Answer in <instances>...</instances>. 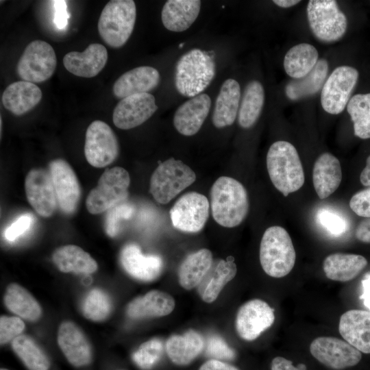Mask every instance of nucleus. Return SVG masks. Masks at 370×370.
Segmentation results:
<instances>
[{
	"label": "nucleus",
	"instance_id": "nucleus-8",
	"mask_svg": "<svg viewBox=\"0 0 370 370\" xmlns=\"http://www.w3.org/2000/svg\"><path fill=\"white\" fill-rule=\"evenodd\" d=\"M307 17L313 35L323 42L340 40L347 28V19L334 0H310Z\"/></svg>",
	"mask_w": 370,
	"mask_h": 370
},
{
	"label": "nucleus",
	"instance_id": "nucleus-5",
	"mask_svg": "<svg viewBox=\"0 0 370 370\" xmlns=\"http://www.w3.org/2000/svg\"><path fill=\"white\" fill-rule=\"evenodd\" d=\"M136 8L132 0H111L102 10L98 31L102 40L112 48L123 47L134 28Z\"/></svg>",
	"mask_w": 370,
	"mask_h": 370
},
{
	"label": "nucleus",
	"instance_id": "nucleus-15",
	"mask_svg": "<svg viewBox=\"0 0 370 370\" xmlns=\"http://www.w3.org/2000/svg\"><path fill=\"white\" fill-rule=\"evenodd\" d=\"M49 173L59 208L66 214L75 213L80 199L81 189L72 167L63 159H55L49 163Z\"/></svg>",
	"mask_w": 370,
	"mask_h": 370
},
{
	"label": "nucleus",
	"instance_id": "nucleus-28",
	"mask_svg": "<svg viewBox=\"0 0 370 370\" xmlns=\"http://www.w3.org/2000/svg\"><path fill=\"white\" fill-rule=\"evenodd\" d=\"M200 10L199 0H169L162 9V24L171 32H184L196 21Z\"/></svg>",
	"mask_w": 370,
	"mask_h": 370
},
{
	"label": "nucleus",
	"instance_id": "nucleus-2",
	"mask_svg": "<svg viewBox=\"0 0 370 370\" xmlns=\"http://www.w3.org/2000/svg\"><path fill=\"white\" fill-rule=\"evenodd\" d=\"M267 168L272 184L284 197L297 191L304 184L301 160L297 149L289 142L278 140L270 146Z\"/></svg>",
	"mask_w": 370,
	"mask_h": 370
},
{
	"label": "nucleus",
	"instance_id": "nucleus-46",
	"mask_svg": "<svg viewBox=\"0 0 370 370\" xmlns=\"http://www.w3.org/2000/svg\"><path fill=\"white\" fill-rule=\"evenodd\" d=\"M349 206L357 215L370 218V187L354 194L349 201Z\"/></svg>",
	"mask_w": 370,
	"mask_h": 370
},
{
	"label": "nucleus",
	"instance_id": "nucleus-6",
	"mask_svg": "<svg viewBox=\"0 0 370 370\" xmlns=\"http://www.w3.org/2000/svg\"><path fill=\"white\" fill-rule=\"evenodd\" d=\"M195 180V173L190 166L171 158L160 162L153 172L149 191L157 202L166 204Z\"/></svg>",
	"mask_w": 370,
	"mask_h": 370
},
{
	"label": "nucleus",
	"instance_id": "nucleus-49",
	"mask_svg": "<svg viewBox=\"0 0 370 370\" xmlns=\"http://www.w3.org/2000/svg\"><path fill=\"white\" fill-rule=\"evenodd\" d=\"M271 370H307L304 364L299 363L295 366L291 360L282 356H277L272 360Z\"/></svg>",
	"mask_w": 370,
	"mask_h": 370
},
{
	"label": "nucleus",
	"instance_id": "nucleus-37",
	"mask_svg": "<svg viewBox=\"0 0 370 370\" xmlns=\"http://www.w3.org/2000/svg\"><path fill=\"white\" fill-rule=\"evenodd\" d=\"M264 97L263 86L259 81L252 80L247 84L237 116L241 127L248 129L256 123L263 109Z\"/></svg>",
	"mask_w": 370,
	"mask_h": 370
},
{
	"label": "nucleus",
	"instance_id": "nucleus-1",
	"mask_svg": "<svg viewBox=\"0 0 370 370\" xmlns=\"http://www.w3.org/2000/svg\"><path fill=\"white\" fill-rule=\"evenodd\" d=\"M210 195L212 217L220 225L234 227L246 218L249 208L247 192L236 179L219 177L213 183Z\"/></svg>",
	"mask_w": 370,
	"mask_h": 370
},
{
	"label": "nucleus",
	"instance_id": "nucleus-53",
	"mask_svg": "<svg viewBox=\"0 0 370 370\" xmlns=\"http://www.w3.org/2000/svg\"><path fill=\"white\" fill-rule=\"evenodd\" d=\"M360 181L365 186L370 187V155L366 160V166L360 175Z\"/></svg>",
	"mask_w": 370,
	"mask_h": 370
},
{
	"label": "nucleus",
	"instance_id": "nucleus-4",
	"mask_svg": "<svg viewBox=\"0 0 370 370\" xmlns=\"http://www.w3.org/2000/svg\"><path fill=\"white\" fill-rule=\"evenodd\" d=\"M296 253L288 232L280 226H271L264 232L260 245V262L269 276L280 278L294 267Z\"/></svg>",
	"mask_w": 370,
	"mask_h": 370
},
{
	"label": "nucleus",
	"instance_id": "nucleus-16",
	"mask_svg": "<svg viewBox=\"0 0 370 370\" xmlns=\"http://www.w3.org/2000/svg\"><path fill=\"white\" fill-rule=\"evenodd\" d=\"M158 110L154 96L149 92L136 94L122 99L112 114L114 125L121 130L138 127Z\"/></svg>",
	"mask_w": 370,
	"mask_h": 370
},
{
	"label": "nucleus",
	"instance_id": "nucleus-38",
	"mask_svg": "<svg viewBox=\"0 0 370 370\" xmlns=\"http://www.w3.org/2000/svg\"><path fill=\"white\" fill-rule=\"evenodd\" d=\"M14 352L29 370H48L49 361L36 342L21 334L12 342Z\"/></svg>",
	"mask_w": 370,
	"mask_h": 370
},
{
	"label": "nucleus",
	"instance_id": "nucleus-9",
	"mask_svg": "<svg viewBox=\"0 0 370 370\" xmlns=\"http://www.w3.org/2000/svg\"><path fill=\"white\" fill-rule=\"evenodd\" d=\"M57 65L55 51L48 42L36 40L25 47L17 64V73L24 81L40 83L49 79Z\"/></svg>",
	"mask_w": 370,
	"mask_h": 370
},
{
	"label": "nucleus",
	"instance_id": "nucleus-51",
	"mask_svg": "<svg viewBox=\"0 0 370 370\" xmlns=\"http://www.w3.org/2000/svg\"><path fill=\"white\" fill-rule=\"evenodd\" d=\"M199 370H239L235 366L221 360L211 359L203 363Z\"/></svg>",
	"mask_w": 370,
	"mask_h": 370
},
{
	"label": "nucleus",
	"instance_id": "nucleus-40",
	"mask_svg": "<svg viewBox=\"0 0 370 370\" xmlns=\"http://www.w3.org/2000/svg\"><path fill=\"white\" fill-rule=\"evenodd\" d=\"M84 317L94 321L106 319L112 310L109 296L102 290L94 288L86 296L82 306Z\"/></svg>",
	"mask_w": 370,
	"mask_h": 370
},
{
	"label": "nucleus",
	"instance_id": "nucleus-45",
	"mask_svg": "<svg viewBox=\"0 0 370 370\" xmlns=\"http://www.w3.org/2000/svg\"><path fill=\"white\" fill-rule=\"evenodd\" d=\"M206 354L216 360H233L235 352L223 339L217 336L209 338L207 342Z\"/></svg>",
	"mask_w": 370,
	"mask_h": 370
},
{
	"label": "nucleus",
	"instance_id": "nucleus-18",
	"mask_svg": "<svg viewBox=\"0 0 370 370\" xmlns=\"http://www.w3.org/2000/svg\"><path fill=\"white\" fill-rule=\"evenodd\" d=\"M211 107L210 97L205 93L190 98L176 110L173 125L182 135L191 136L201 129Z\"/></svg>",
	"mask_w": 370,
	"mask_h": 370
},
{
	"label": "nucleus",
	"instance_id": "nucleus-31",
	"mask_svg": "<svg viewBox=\"0 0 370 370\" xmlns=\"http://www.w3.org/2000/svg\"><path fill=\"white\" fill-rule=\"evenodd\" d=\"M204 347L202 336L193 330H189L183 335H172L166 343V351L169 359L180 366L193 362L201 354Z\"/></svg>",
	"mask_w": 370,
	"mask_h": 370
},
{
	"label": "nucleus",
	"instance_id": "nucleus-3",
	"mask_svg": "<svg viewBox=\"0 0 370 370\" xmlns=\"http://www.w3.org/2000/svg\"><path fill=\"white\" fill-rule=\"evenodd\" d=\"M216 73L214 58L211 53L193 49L178 60L175 71V85L178 92L193 97L210 84Z\"/></svg>",
	"mask_w": 370,
	"mask_h": 370
},
{
	"label": "nucleus",
	"instance_id": "nucleus-33",
	"mask_svg": "<svg viewBox=\"0 0 370 370\" xmlns=\"http://www.w3.org/2000/svg\"><path fill=\"white\" fill-rule=\"evenodd\" d=\"M213 264L212 254L208 249H201L188 255L178 269V281L186 290L199 285Z\"/></svg>",
	"mask_w": 370,
	"mask_h": 370
},
{
	"label": "nucleus",
	"instance_id": "nucleus-39",
	"mask_svg": "<svg viewBox=\"0 0 370 370\" xmlns=\"http://www.w3.org/2000/svg\"><path fill=\"white\" fill-rule=\"evenodd\" d=\"M346 108L353 122L354 135L361 139L370 138V92L352 96Z\"/></svg>",
	"mask_w": 370,
	"mask_h": 370
},
{
	"label": "nucleus",
	"instance_id": "nucleus-52",
	"mask_svg": "<svg viewBox=\"0 0 370 370\" xmlns=\"http://www.w3.org/2000/svg\"><path fill=\"white\" fill-rule=\"evenodd\" d=\"M361 283L363 292L360 299L363 300L365 307L370 310V273L364 277Z\"/></svg>",
	"mask_w": 370,
	"mask_h": 370
},
{
	"label": "nucleus",
	"instance_id": "nucleus-12",
	"mask_svg": "<svg viewBox=\"0 0 370 370\" xmlns=\"http://www.w3.org/2000/svg\"><path fill=\"white\" fill-rule=\"evenodd\" d=\"M210 203L206 196L192 191L182 195L170 210L173 226L182 232L195 233L205 226Z\"/></svg>",
	"mask_w": 370,
	"mask_h": 370
},
{
	"label": "nucleus",
	"instance_id": "nucleus-50",
	"mask_svg": "<svg viewBox=\"0 0 370 370\" xmlns=\"http://www.w3.org/2000/svg\"><path fill=\"white\" fill-rule=\"evenodd\" d=\"M356 238L366 243H370V218L362 220L357 226L355 232Z\"/></svg>",
	"mask_w": 370,
	"mask_h": 370
},
{
	"label": "nucleus",
	"instance_id": "nucleus-54",
	"mask_svg": "<svg viewBox=\"0 0 370 370\" xmlns=\"http://www.w3.org/2000/svg\"><path fill=\"white\" fill-rule=\"evenodd\" d=\"M300 2L299 0H274L273 3L282 8L293 7Z\"/></svg>",
	"mask_w": 370,
	"mask_h": 370
},
{
	"label": "nucleus",
	"instance_id": "nucleus-26",
	"mask_svg": "<svg viewBox=\"0 0 370 370\" xmlns=\"http://www.w3.org/2000/svg\"><path fill=\"white\" fill-rule=\"evenodd\" d=\"M42 93L34 83L17 81L4 90L1 101L5 109L21 116L35 108L41 101Z\"/></svg>",
	"mask_w": 370,
	"mask_h": 370
},
{
	"label": "nucleus",
	"instance_id": "nucleus-30",
	"mask_svg": "<svg viewBox=\"0 0 370 370\" xmlns=\"http://www.w3.org/2000/svg\"><path fill=\"white\" fill-rule=\"evenodd\" d=\"M52 260L63 273L89 274L97 269V263L92 256L75 245L58 247L52 254Z\"/></svg>",
	"mask_w": 370,
	"mask_h": 370
},
{
	"label": "nucleus",
	"instance_id": "nucleus-44",
	"mask_svg": "<svg viewBox=\"0 0 370 370\" xmlns=\"http://www.w3.org/2000/svg\"><path fill=\"white\" fill-rule=\"evenodd\" d=\"M24 321L18 317L2 315L0 318V342L1 345L21 335L25 330Z\"/></svg>",
	"mask_w": 370,
	"mask_h": 370
},
{
	"label": "nucleus",
	"instance_id": "nucleus-20",
	"mask_svg": "<svg viewBox=\"0 0 370 370\" xmlns=\"http://www.w3.org/2000/svg\"><path fill=\"white\" fill-rule=\"evenodd\" d=\"M120 260L130 275L145 282L156 279L163 269V260L160 256L145 255L135 244H128L123 248Z\"/></svg>",
	"mask_w": 370,
	"mask_h": 370
},
{
	"label": "nucleus",
	"instance_id": "nucleus-25",
	"mask_svg": "<svg viewBox=\"0 0 370 370\" xmlns=\"http://www.w3.org/2000/svg\"><path fill=\"white\" fill-rule=\"evenodd\" d=\"M175 306L170 294L153 290L132 300L127 305V314L132 319L160 317L171 313Z\"/></svg>",
	"mask_w": 370,
	"mask_h": 370
},
{
	"label": "nucleus",
	"instance_id": "nucleus-48",
	"mask_svg": "<svg viewBox=\"0 0 370 370\" xmlns=\"http://www.w3.org/2000/svg\"><path fill=\"white\" fill-rule=\"evenodd\" d=\"M54 8L53 23L58 29H64L68 25L70 17L67 12L66 1L62 0L53 1Z\"/></svg>",
	"mask_w": 370,
	"mask_h": 370
},
{
	"label": "nucleus",
	"instance_id": "nucleus-47",
	"mask_svg": "<svg viewBox=\"0 0 370 370\" xmlns=\"http://www.w3.org/2000/svg\"><path fill=\"white\" fill-rule=\"evenodd\" d=\"M33 217L30 214H23L8 226L4 232V236L8 241H14L25 234L31 227Z\"/></svg>",
	"mask_w": 370,
	"mask_h": 370
},
{
	"label": "nucleus",
	"instance_id": "nucleus-11",
	"mask_svg": "<svg viewBox=\"0 0 370 370\" xmlns=\"http://www.w3.org/2000/svg\"><path fill=\"white\" fill-rule=\"evenodd\" d=\"M119 145L112 128L105 122L92 121L86 132L84 154L92 166L101 168L113 162L119 156Z\"/></svg>",
	"mask_w": 370,
	"mask_h": 370
},
{
	"label": "nucleus",
	"instance_id": "nucleus-42",
	"mask_svg": "<svg viewBox=\"0 0 370 370\" xmlns=\"http://www.w3.org/2000/svg\"><path fill=\"white\" fill-rule=\"evenodd\" d=\"M163 345L159 339L147 341L133 354L134 362L143 369H149L160 360Z\"/></svg>",
	"mask_w": 370,
	"mask_h": 370
},
{
	"label": "nucleus",
	"instance_id": "nucleus-55",
	"mask_svg": "<svg viewBox=\"0 0 370 370\" xmlns=\"http://www.w3.org/2000/svg\"><path fill=\"white\" fill-rule=\"evenodd\" d=\"M1 370H8V369H1Z\"/></svg>",
	"mask_w": 370,
	"mask_h": 370
},
{
	"label": "nucleus",
	"instance_id": "nucleus-29",
	"mask_svg": "<svg viewBox=\"0 0 370 370\" xmlns=\"http://www.w3.org/2000/svg\"><path fill=\"white\" fill-rule=\"evenodd\" d=\"M367 265V259L361 255L334 253L324 259L323 269L328 279L347 282L357 277Z\"/></svg>",
	"mask_w": 370,
	"mask_h": 370
},
{
	"label": "nucleus",
	"instance_id": "nucleus-23",
	"mask_svg": "<svg viewBox=\"0 0 370 370\" xmlns=\"http://www.w3.org/2000/svg\"><path fill=\"white\" fill-rule=\"evenodd\" d=\"M160 80L158 71L151 66H142L122 74L114 82L112 92L118 99L136 94L146 93L158 86Z\"/></svg>",
	"mask_w": 370,
	"mask_h": 370
},
{
	"label": "nucleus",
	"instance_id": "nucleus-32",
	"mask_svg": "<svg viewBox=\"0 0 370 370\" xmlns=\"http://www.w3.org/2000/svg\"><path fill=\"white\" fill-rule=\"evenodd\" d=\"M329 70L325 59L318 60L313 69L303 77L293 79L285 86V95L291 101L312 96L322 89Z\"/></svg>",
	"mask_w": 370,
	"mask_h": 370
},
{
	"label": "nucleus",
	"instance_id": "nucleus-22",
	"mask_svg": "<svg viewBox=\"0 0 370 370\" xmlns=\"http://www.w3.org/2000/svg\"><path fill=\"white\" fill-rule=\"evenodd\" d=\"M338 331L358 351L370 354V312L350 310L344 312L339 319Z\"/></svg>",
	"mask_w": 370,
	"mask_h": 370
},
{
	"label": "nucleus",
	"instance_id": "nucleus-10",
	"mask_svg": "<svg viewBox=\"0 0 370 370\" xmlns=\"http://www.w3.org/2000/svg\"><path fill=\"white\" fill-rule=\"evenodd\" d=\"M359 73L347 65L336 67L326 79L321 92V104L330 114H338L347 107L357 84Z\"/></svg>",
	"mask_w": 370,
	"mask_h": 370
},
{
	"label": "nucleus",
	"instance_id": "nucleus-7",
	"mask_svg": "<svg viewBox=\"0 0 370 370\" xmlns=\"http://www.w3.org/2000/svg\"><path fill=\"white\" fill-rule=\"evenodd\" d=\"M129 173L121 166L106 169L86 199L88 211L97 214L124 202L128 197Z\"/></svg>",
	"mask_w": 370,
	"mask_h": 370
},
{
	"label": "nucleus",
	"instance_id": "nucleus-13",
	"mask_svg": "<svg viewBox=\"0 0 370 370\" xmlns=\"http://www.w3.org/2000/svg\"><path fill=\"white\" fill-rule=\"evenodd\" d=\"M312 356L325 367L341 370L356 365L362 358L360 351L346 341L332 336H319L310 345Z\"/></svg>",
	"mask_w": 370,
	"mask_h": 370
},
{
	"label": "nucleus",
	"instance_id": "nucleus-21",
	"mask_svg": "<svg viewBox=\"0 0 370 370\" xmlns=\"http://www.w3.org/2000/svg\"><path fill=\"white\" fill-rule=\"evenodd\" d=\"M107 61V49L99 43L90 44L83 52H69L63 58V64L68 71L86 78L99 74Z\"/></svg>",
	"mask_w": 370,
	"mask_h": 370
},
{
	"label": "nucleus",
	"instance_id": "nucleus-24",
	"mask_svg": "<svg viewBox=\"0 0 370 370\" xmlns=\"http://www.w3.org/2000/svg\"><path fill=\"white\" fill-rule=\"evenodd\" d=\"M342 171L339 160L332 153L325 152L316 160L312 170V182L318 197L325 199L339 187Z\"/></svg>",
	"mask_w": 370,
	"mask_h": 370
},
{
	"label": "nucleus",
	"instance_id": "nucleus-14",
	"mask_svg": "<svg viewBox=\"0 0 370 370\" xmlns=\"http://www.w3.org/2000/svg\"><path fill=\"white\" fill-rule=\"evenodd\" d=\"M275 321L274 310L266 301L254 299L238 309L236 317V330L243 340L256 339L269 328Z\"/></svg>",
	"mask_w": 370,
	"mask_h": 370
},
{
	"label": "nucleus",
	"instance_id": "nucleus-27",
	"mask_svg": "<svg viewBox=\"0 0 370 370\" xmlns=\"http://www.w3.org/2000/svg\"><path fill=\"white\" fill-rule=\"evenodd\" d=\"M241 99V87L232 78L227 79L221 85L215 101L212 123L217 128H223L234 123L238 116Z\"/></svg>",
	"mask_w": 370,
	"mask_h": 370
},
{
	"label": "nucleus",
	"instance_id": "nucleus-17",
	"mask_svg": "<svg viewBox=\"0 0 370 370\" xmlns=\"http://www.w3.org/2000/svg\"><path fill=\"white\" fill-rule=\"evenodd\" d=\"M25 190L29 204L42 217H49L58 205L56 194L49 172L33 169L25 180Z\"/></svg>",
	"mask_w": 370,
	"mask_h": 370
},
{
	"label": "nucleus",
	"instance_id": "nucleus-35",
	"mask_svg": "<svg viewBox=\"0 0 370 370\" xmlns=\"http://www.w3.org/2000/svg\"><path fill=\"white\" fill-rule=\"evenodd\" d=\"M3 301L8 310L28 321H37L42 309L33 295L16 283L10 284L5 292Z\"/></svg>",
	"mask_w": 370,
	"mask_h": 370
},
{
	"label": "nucleus",
	"instance_id": "nucleus-19",
	"mask_svg": "<svg viewBox=\"0 0 370 370\" xmlns=\"http://www.w3.org/2000/svg\"><path fill=\"white\" fill-rule=\"evenodd\" d=\"M58 343L69 362L82 367L91 361L90 343L80 328L71 321L62 322L58 331Z\"/></svg>",
	"mask_w": 370,
	"mask_h": 370
},
{
	"label": "nucleus",
	"instance_id": "nucleus-41",
	"mask_svg": "<svg viewBox=\"0 0 370 370\" xmlns=\"http://www.w3.org/2000/svg\"><path fill=\"white\" fill-rule=\"evenodd\" d=\"M134 212V206L125 201L108 210L104 223L106 234L112 238L116 236L121 230L122 222L131 219Z\"/></svg>",
	"mask_w": 370,
	"mask_h": 370
},
{
	"label": "nucleus",
	"instance_id": "nucleus-34",
	"mask_svg": "<svg viewBox=\"0 0 370 370\" xmlns=\"http://www.w3.org/2000/svg\"><path fill=\"white\" fill-rule=\"evenodd\" d=\"M236 272V264L230 258L221 260L212 266L198 287L202 300L206 303L214 301L225 284L235 277Z\"/></svg>",
	"mask_w": 370,
	"mask_h": 370
},
{
	"label": "nucleus",
	"instance_id": "nucleus-43",
	"mask_svg": "<svg viewBox=\"0 0 370 370\" xmlns=\"http://www.w3.org/2000/svg\"><path fill=\"white\" fill-rule=\"evenodd\" d=\"M317 216L321 225L334 236H340L347 229L345 219L331 210L322 209L319 211Z\"/></svg>",
	"mask_w": 370,
	"mask_h": 370
},
{
	"label": "nucleus",
	"instance_id": "nucleus-36",
	"mask_svg": "<svg viewBox=\"0 0 370 370\" xmlns=\"http://www.w3.org/2000/svg\"><path fill=\"white\" fill-rule=\"evenodd\" d=\"M319 60L317 49L312 45L302 42L292 47L285 54L284 69L293 79H299L309 73Z\"/></svg>",
	"mask_w": 370,
	"mask_h": 370
}]
</instances>
